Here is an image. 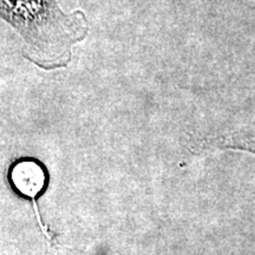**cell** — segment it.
Segmentation results:
<instances>
[{
    "label": "cell",
    "mask_w": 255,
    "mask_h": 255,
    "mask_svg": "<svg viewBox=\"0 0 255 255\" xmlns=\"http://www.w3.org/2000/svg\"><path fill=\"white\" fill-rule=\"evenodd\" d=\"M11 181L19 193L28 197H36L45 188L47 175L39 162L23 159L12 167Z\"/></svg>",
    "instance_id": "7a4b0ae2"
},
{
    "label": "cell",
    "mask_w": 255,
    "mask_h": 255,
    "mask_svg": "<svg viewBox=\"0 0 255 255\" xmlns=\"http://www.w3.org/2000/svg\"><path fill=\"white\" fill-rule=\"evenodd\" d=\"M0 18L38 56L63 55L88 32L84 13H64L56 0H0Z\"/></svg>",
    "instance_id": "6da1fadb"
}]
</instances>
